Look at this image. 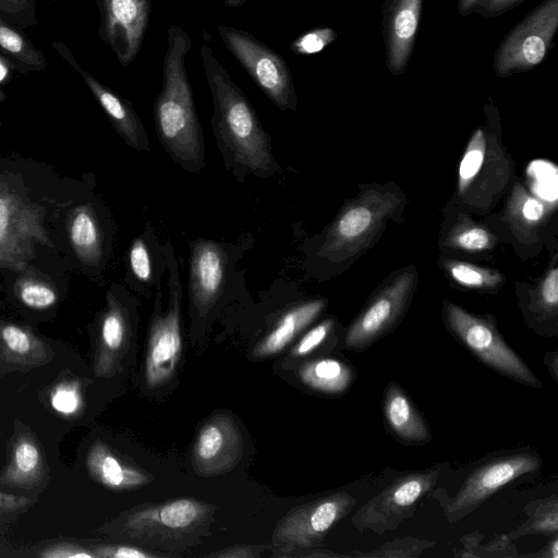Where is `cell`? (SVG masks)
<instances>
[{
    "instance_id": "obj_49",
    "label": "cell",
    "mask_w": 558,
    "mask_h": 558,
    "mask_svg": "<svg viewBox=\"0 0 558 558\" xmlns=\"http://www.w3.org/2000/svg\"><path fill=\"white\" fill-rule=\"evenodd\" d=\"M17 71L15 64L0 52V86L11 80L12 73Z\"/></svg>"
},
{
    "instance_id": "obj_1",
    "label": "cell",
    "mask_w": 558,
    "mask_h": 558,
    "mask_svg": "<svg viewBox=\"0 0 558 558\" xmlns=\"http://www.w3.org/2000/svg\"><path fill=\"white\" fill-rule=\"evenodd\" d=\"M199 54L214 106L211 129L226 168L238 181L248 174L259 179L279 174L270 135L248 98L207 43L201 46Z\"/></svg>"
},
{
    "instance_id": "obj_43",
    "label": "cell",
    "mask_w": 558,
    "mask_h": 558,
    "mask_svg": "<svg viewBox=\"0 0 558 558\" xmlns=\"http://www.w3.org/2000/svg\"><path fill=\"white\" fill-rule=\"evenodd\" d=\"M45 558H93L96 557L90 550L74 544H57L46 548L39 554Z\"/></svg>"
},
{
    "instance_id": "obj_18",
    "label": "cell",
    "mask_w": 558,
    "mask_h": 558,
    "mask_svg": "<svg viewBox=\"0 0 558 558\" xmlns=\"http://www.w3.org/2000/svg\"><path fill=\"white\" fill-rule=\"evenodd\" d=\"M51 47L81 75L125 144L136 151H149L148 134L132 104L85 70L63 41L53 40Z\"/></svg>"
},
{
    "instance_id": "obj_6",
    "label": "cell",
    "mask_w": 558,
    "mask_h": 558,
    "mask_svg": "<svg viewBox=\"0 0 558 558\" xmlns=\"http://www.w3.org/2000/svg\"><path fill=\"white\" fill-rule=\"evenodd\" d=\"M216 29L228 51L268 99L280 110H296L294 83L284 58L248 32L225 24Z\"/></svg>"
},
{
    "instance_id": "obj_21",
    "label": "cell",
    "mask_w": 558,
    "mask_h": 558,
    "mask_svg": "<svg viewBox=\"0 0 558 558\" xmlns=\"http://www.w3.org/2000/svg\"><path fill=\"white\" fill-rule=\"evenodd\" d=\"M128 270L132 284L140 293L156 291L166 275L163 245L154 228L146 222L143 231L132 241L128 252Z\"/></svg>"
},
{
    "instance_id": "obj_12",
    "label": "cell",
    "mask_w": 558,
    "mask_h": 558,
    "mask_svg": "<svg viewBox=\"0 0 558 558\" xmlns=\"http://www.w3.org/2000/svg\"><path fill=\"white\" fill-rule=\"evenodd\" d=\"M189 245L190 306L197 318H205L230 283L240 247L209 239L193 240Z\"/></svg>"
},
{
    "instance_id": "obj_30",
    "label": "cell",
    "mask_w": 558,
    "mask_h": 558,
    "mask_svg": "<svg viewBox=\"0 0 558 558\" xmlns=\"http://www.w3.org/2000/svg\"><path fill=\"white\" fill-rule=\"evenodd\" d=\"M483 535L480 532L465 534L461 538L462 548L456 553L457 557L471 558H518L520 557L513 541L505 534L497 535L487 544L482 545Z\"/></svg>"
},
{
    "instance_id": "obj_27",
    "label": "cell",
    "mask_w": 558,
    "mask_h": 558,
    "mask_svg": "<svg viewBox=\"0 0 558 558\" xmlns=\"http://www.w3.org/2000/svg\"><path fill=\"white\" fill-rule=\"evenodd\" d=\"M0 52L15 64L21 74L40 72L48 65L45 53L33 45L20 27L10 23L1 13Z\"/></svg>"
},
{
    "instance_id": "obj_33",
    "label": "cell",
    "mask_w": 558,
    "mask_h": 558,
    "mask_svg": "<svg viewBox=\"0 0 558 558\" xmlns=\"http://www.w3.org/2000/svg\"><path fill=\"white\" fill-rule=\"evenodd\" d=\"M447 244L468 252H480L490 248L495 236L485 228L472 222L458 225L447 236Z\"/></svg>"
},
{
    "instance_id": "obj_44",
    "label": "cell",
    "mask_w": 558,
    "mask_h": 558,
    "mask_svg": "<svg viewBox=\"0 0 558 558\" xmlns=\"http://www.w3.org/2000/svg\"><path fill=\"white\" fill-rule=\"evenodd\" d=\"M522 1L523 0H483L475 9L485 15H496L506 12Z\"/></svg>"
},
{
    "instance_id": "obj_29",
    "label": "cell",
    "mask_w": 558,
    "mask_h": 558,
    "mask_svg": "<svg viewBox=\"0 0 558 558\" xmlns=\"http://www.w3.org/2000/svg\"><path fill=\"white\" fill-rule=\"evenodd\" d=\"M526 520L505 534L510 541L531 534L551 536L558 534V497L551 495L529 501L524 509Z\"/></svg>"
},
{
    "instance_id": "obj_2",
    "label": "cell",
    "mask_w": 558,
    "mask_h": 558,
    "mask_svg": "<svg viewBox=\"0 0 558 558\" xmlns=\"http://www.w3.org/2000/svg\"><path fill=\"white\" fill-rule=\"evenodd\" d=\"M191 47L192 39L183 28H168L154 122L158 141L171 160L187 172L199 173L205 167V145L185 65Z\"/></svg>"
},
{
    "instance_id": "obj_9",
    "label": "cell",
    "mask_w": 558,
    "mask_h": 558,
    "mask_svg": "<svg viewBox=\"0 0 558 558\" xmlns=\"http://www.w3.org/2000/svg\"><path fill=\"white\" fill-rule=\"evenodd\" d=\"M399 204L400 199L390 192H366L350 203L330 225L318 256L336 260L353 255Z\"/></svg>"
},
{
    "instance_id": "obj_13",
    "label": "cell",
    "mask_w": 558,
    "mask_h": 558,
    "mask_svg": "<svg viewBox=\"0 0 558 558\" xmlns=\"http://www.w3.org/2000/svg\"><path fill=\"white\" fill-rule=\"evenodd\" d=\"M558 27V0H545L501 41L494 58L499 76L525 72L539 64Z\"/></svg>"
},
{
    "instance_id": "obj_35",
    "label": "cell",
    "mask_w": 558,
    "mask_h": 558,
    "mask_svg": "<svg viewBox=\"0 0 558 558\" xmlns=\"http://www.w3.org/2000/svg\"><path fill=\"white\" fill-rule=\"evenodd\" d=\"M486 154V138L481 129H477L465 149L459 168V191L464 192L480 172Z\"/></svg>"
},
{
    "instance_id": "obj_53",
    "label": "cell",
    "mask_w": 558,
    "mask_h": 558,
    "mask_svg": "<svg viewBox=\"0 0 558 558\" xmlns=\"http://www.w3.org/2000/svg\"><path fill=\"white\" fill-rule=\"evenodd\" d=\"M4 93L2 92V89L0 88V101L4 99Z\"/></svg>"
},
{
    "instance_id": "obj_39",
    "label": "cell",
    "mask_w": 558,
    "mask_h": 558,
    "mask_svg": "<svg viewBox=\"0 0 558 558\" xmlns=\"http://www.w3.org/2000/svg\"><path fill=\"white\" fill-rule=\"evenodd\" d=\"M0 13L20 28L37 25L36 0H0Z\"/></svg>"
},
{
    "instance_id": "obj_38",
    "label": "cell",
    "mask_w": 558,
    "mask_h": 558,
    "mask_svg": "<svg viewBox=\"0 0 558 558\" xmlns=\"http://www.w3.org/2000/svg\"><path fill=\"white\" fill-rule=\"evenodd\" d=\"M338 34L330 27L313 28L290 44V49L295 54H314L336 40Z\"/></svg>"
},
{
    "instance_id": "obj_25",
    "label": "cell",
    "mask_w": 558,
    "mask_h": 558,
    "mask_svg": "<svg viewBox=\"0 0 558 558\" xmlns=\"http://www.w3.org/2000/svg\"><path fill=\"white\" fill-rule=\"evenodd\" d=\"M298 377L313 391L340 396L351 388L355 371L347 361L319 357L302 364L298 369Z\"/></svg>"
},
{
    "instance_id": "obj_36",
    "label": "cell",
    "mask_w": 558,
    "mask_h": 558,
    "mask_svg": "<svg viewBox=\"0 0 558 558\" xmlns=\"http://www.w3.org/2000/svg\"><path fill=\"white\" fill-rule=\"evenodd\" d=\"M558 269L554 266L543 279L530 312L538 322H546L557 315Z\"/></svg>"
},
{
    "instance_id": "obj_28",
    "label": "cell",
    "mask_w": 558,
    "mask_h": 558,
    "mask_svg": "<svg viewBox=\"0 0 558 558\" xmlns=\"http://www.w3.org/2000/svg\"><path fill=\"white\" fill-rule=\"evenodd\" d=\"M0 349L7 360L21 365H38L50 359L49 350L40 339L14 324L0 326Z\"/></svg>"
},
{
    "instance_id": "obj_42",
    "label": "cell",
    "mask_w": 558,
    "mask_h": 558,
    "mask_svg": "<svg viewBox=\"0 0 558 558\" xmlns=\"http://www.w3.org/2000/svg\"><path fill=\"white\" fill-rule=\"evenodd\" d=\"M96 557L102 558H151L156 555L128 545H102L94 550Z\"/></svg>"
},
{
    "instance_id": "obj_17",
    "label": "cell",
    "mask_w": 558,
    "mask_h": 558,
    "mask_svg": "<svg viewBox=\"0 0 558 558\" xmlns=\"http://www.w3.org/2000/svg\"><path fill=\"white\" fill-rule=\"evenodd\" d=\"M123 292L118 287H112L107 292V305L99 322L94 364L98 377H110L116 373L130 344L134 300Z\"/></svg>"
},
{
    "instance_id": "obj_50",
    "label": "cell",
    "mask_w": 558,
    "mask_h": 558,
    "mask_svg": "<svg viewBox=\"0 0 558 558\" xmlns=\"http://www.w3.org/2000/svg\"><path fill=\"white\" fill-rule=\"evenodd\" d=\"M544 363L550 376L558 383V351H550L544 355Z\"/></svg>"
},
{
    "instance_id": "obj_45",
    "label": "cell",
    "mask_w": 558,
    "mask_h": 558,
    "mask_svg": "<svg viewBox=\"0 0 558 558\" xmlns=\"http://www.w3.org/2000/svg\"><path fill=\"white\" fill-rule=\"evenodd\" d=\"M542 167V170H538L536 167H534V178L535 183L537 186V192L542 197H548L550 195V191L548 187V184L550 185V179H556V177L550 178L551 173L556 172V168L554 167L553 170H550L551 163H539Z\"/></svg>"
},
{
    "instance_id": "obj_7",
    "label": "cell",
    "mask_w": 558,
    "mask_h": 558,
    "mask_svg": "<svg viewBox=\"0 0 558 558\" xmlns=\"http://www.w3.org/2000/svg\"><path fill=\"white\" fill-rule=\"evenodd\" d=\"M541 468L542 459L532 448H519L489 458L475 468L457 493L442 504L445 518L449 523H457L505 485Z\"/></svg>"
},
{
    "instance_id": "obj_31",
    "label": "cell",
    "mask_w": 558,
    "mask_h": 558,
    "mask_svg": "<svg viewBox=\"0 0 558 558\" xmlns=\"http://www.w3.org/2000/svg\"><path fill=\"white\" fill-rule=\"evenodd\" d=\"M444 267L448 275L459 284L472 289H490L504 280L500 272L470 263L446 260Z\"/></svg>"
},
{
    "instance_id": "obj_14",
    "label": "cell",
    "mask_w": 558,
    "mask_h": 558,
    "mask_svg": "<svg viewBox=\"0 0 558 558\" xmlns=\"http://www.w3.org/2000/svg\"><path fill=\"white\" fill-rule=\"evenodd\" d=\"M414 278L410 271L402 272L356 316L344 336L347 350L363 351L396 326L407 308Z\"/></svg>"
},
{
    "instance_id": "obj_32",
    "label": "cell",
    "mask_w": 558,
    "mask_h": 558,
    "mask_svg": "<svg viewBox=\"0 0 558 558\" xmlns=\"http://www.w3.org/2000/svg\"><path fill=\"white\" fill-rule=\"evenodd\" d=\"M435 545L434 541L405 536L388 541L371 551H354L353 556L361 558H416Z\"/></svg>"
},
{
    "instance_id": "obj_11",
    "label": "cell",
    "mask_w": 558,
    "mask_h": 558,
    "mask_svg": "<svg viewBox=\"0 0 558 558\" xmlns=\"http://www.w3.org/2000/svg\"><path fill=\"white\" fill-rule=\"evenodd\" d=\"M213 507L194 498H179L131 511L125 529L140 539L156 542L193 541L204 533L213 518Z\"/></svg>"
},
{
    "instance_id": "obj_20",
    "label": "cell",
    "mask_w": 558,
    "mask_h": 558,
    "mask_svg": "<svg viewBox=\"0 0 558 558\" xmlns=\"http://www.w3.org/2000/svg\"><path fill=\"white\" fill-rule=\"evenodd\" d=\"M383 413L400 442L423 446L430 441L433 435L428 422L397 381H390L385 389Z\"/></svg>"
},
{
    "instance_id": "obj_48",
    "label": "cell",
    "mask_w": 558,
    "mask_h": 558,
    "mask_svg": "<svg viewBox=\"0 0 558 558\" xmlns=\"http://www.w3.org/2000/svg\"><path fill=\"white\" fill-rule=\"evenodd\" d=\"M532 558H558V534L551 535L549 541L538 551L520 555Z\"/></svg>"
},
{
    "instance_id": "obj_54",
    "label": "cell",
    "mask_w": 558,
    "mask_h": 558,
    "mask_svg": "<svg viewBox=\"0 0 558 558\" xmlns=\"http://www.w3.org/2000/svg\"><path fill=\"white\" fill-rule=\"evenodd\" d=\"M50 1H58V0H50Z\"/></svg>"
},
{
    "instance_id": "obj_23",
    "label": "cell",
    "mask_w": 558,
    "mask_h": 558,
    "mask_svg": "<svg viewBox=\"0 0 558 558\" xmlns=\"http://www.w3.org/2000/svg\"><path fill=\"white\" fill-rule=\"evenodd\" d=\"M325 305L326 301L324 299H314L288 308L272 329L254 348L252 355L262 359L282 351L318 317Z\"/></svg>"
},
{
    "instance_id": "obj_5",
    "label": "cell",
    "mask_w": 558,
    "mask_h": 558,
    "mask_svg": "<svg viewBox=\"0 0 558 558\" xmlns=\"http://www.w3.org/2000/svg\"><path fill=\"white\" fill-rule=\"evenodd\" d=\"M355 498L337 492L290 510L272 534L275 556H303L323 542L325 535L355 506Z\"/></svg>"
},
{
    "instance_id": "obj_52",
    "label": "cell",
    "mask_w": 558,
    "mask_h": 558,
    "mask_svg": "<svg viewBox=\"0 0 558 558\" xmlns=\"http://www.w3.org/2000/svg\"><path fill=\"white\" fill-rule=\"evenodd\" d=\"M228 8H240L244 4L245 0H222Z\"/></svg>"
},
{
    "instance_id": "obj_22",
    "label": "cell",
    "mask_w": 558,
    "mask_h": 558,
    "mask_svg": "<svg viewBox=\"0 0 558 558\" xmlns=\"http://www.w3.org/2000/svg\"><path fill=\"white\" fill-rule=\"evenodd\" d=\"M86 468L95 481L113 490L136 489L151 481L145 472L118 458L101 440L90 446Z\"/></svg>"
},
{
    "instance_id": "obj_16",
    "label": "cell",
    "mask_w": 558,
    "mask_h": 558,
    "mask_svg": "<svg viewBox=\"0 0 558 558\" xmlns=\"http://www.w3.org/2000/svg\"><path fill=\"white\" fill-rule=\"evenodd\" d=\"M242 452L239 426L230 415L219 413L199 428L192 450V466L199 476H218L233 470Z\"/></svg>"
},
{
    "instance_id": "obj_37",
    "label": "cell",
    "mask_w": 558,
    "mask_h": 558,
    "mask_svg": "<svg viewBox=\"0 0 558 558\" xmlns=\"http://www.w3.org/2000/svg\"><path fill=\"white\" fill-rule=\"evenodd\" d=\"M50 404L62 415H75L82 408L83 399L77 381H62L50 393Z\"/></svg>"
},
{
    "instance_id": "obj_19",
    "label": "cell",
    "mask_w": 558,
    "mask_h": 558,
    "mask_svg": "<svg viewBox=\"0 0 558 558\" xmlns=\"http://www.w3.org/2000/svg\"><path fill=\"white\" fill-rule=\"evenodd\" d=\"M422 10V0H393L386 17L387 62L400 74L411 56Z\"/></svg>"
},
{
    "instance_id": "obj_8",
    "label": "cell",
    "mask_w": 558,
    "mask_h": 558,
    "mask_svg": "<svg viewBox=\"0 0 558 558\" xmlns=\"http://www.w3.org/2000/svg\"><path fill=\"white\" fill-rule=\"evenodd\" d=\"M444 464L397 477L356 510L351 519L359 530L383 534L396 530L410 518L418 502L435 489Z\"/></svg>"
},
{
    "instance_id": "obj_24",
    "label": "cell",
    "mask_w": 558,
    "mask_h": 558,
    "mask_svg": "<svg viewBox=\"0 0 558 558\" xmlns=\"http://www.w3.org/2000/svg\"><path fill=\"white\" fill-rule=\"evenodd\" d=\"M68 235L76 257L84 265L100 266L104 235L98 217L89 204L77 206L70 213Z\"/></svg>"
},
{
    "instance_id": "obj_40",
    "label": "cell",
    "mask_w": 558,
    "mask_h": 558,
    "mask_svg": "<svg viewBox=\"0 0 558 558\" xmlns=\"http://www.w3.org/2000/svg\"><path fill=\"white\" fill-rule=\"evenodd\" d=\"M335 328L333 318L329 317L311 328L293 347L291 354L293 357H304L313 353L323 343L328 340Z\"/></svg>"
},
{
    "instance_id": "obj_3",
    "label": "cell",
    "mask_w": 558,
    "mask_h": 558,
    "mask_svg": "<svg viewBox=\"0 0 558 558\" xmlns=\"http://www.w3.org/2000/svg\"><path fill=\"white\" fill-rule=\"evenodd\" d=\"M162 245L166 275L155 291L145 357V380L150 388L160 387L172 378L182 353L180 265L171 242Z\"/></svg>"
},
{
    "instance_id": "obj_46",
    "label": "cell",
    "mask_w": 558,
    "mask_h": 558,
    "mask_svg": "<svg viewBox=\"0 0 558 558\" xmlns=\"http://www.w3.org/2000/svg\"><path fill=\"white\" fill-rule=\"evenodd\" d=\"M29 500L24 496H16L0 492V511L13 512L26 508Z\"/></svg>"
},
{
    "instance_id": "obj_34",
    "label": "cell",
    "mask_w": 558,
    "mask_h": 558,
    "mask_svg": "<svg viewBox=\"0 0 558 558\" xmlns=\"http://www.w3.org/2000/svg\"><path fill=\"white\" fill-rule=\"evenodd\" d=\"M19 300L27 307L45 310L58 300V293L48 282L32 277L17 280L15 287Z\"/></svg>"
},
{
    "instance_id": "obj_4",
    "label": "cell",
    "mask_w": 558,
    "mask_h": 558,
    "mask_svg": "<svg viewBox=\"0 0 558 558\" xmlns=\"http://www.w3.org/2000/svg\"><path fill=\"white\" fill-rule=\"evenodd\" d=\"M444 322L451 335L494 372L519 384L542 388V383L507 344L495 324L444 301Z\"/></svg>"
},
{
    "instance_id": "obj_41",
    "label": "cell",
    "mask_w": 558,
    "mask_h": 558,
    "mask_svg": "<svg viewBox=\"0 0 558 558\" xmlns=\"http://www.w3.org/2000/svg\"><path fill=\"white\" fill-rule=\"evenodd\" d=\"M514 205L517 206L514 213H519V217L529 225L541 221L545 214L544 204L539 199L526 195L524 192L523 195L519 196Z\"/></svg>"
},
{
    "instance_id": "obj_26",
    "label": "cell",
    "mask_w": 558,
    "mask_h": 558,
    "mask_svg": "<svg viewBox=\"0 0 558 558\" xmlns=\"http://www.w3.org/2000/svg\"><path fill=\"white\" fill-rule=\"evenodd\" d=\"M43 474L44 461L38 445L31 436L20 437L13 446L11 460L0 477V483L32 487L41 481Z\"/></svg>"
},
{
    "instance_id": "obj_47",
    "label": "cell",
    "mask_w": 558,
    "mask_h": 558,
    "mask_svg": "<svg viewBox=\"0 0 558 558\" xmlns=\"http://www.w3.org/2000/svg\"><path fill=\"white\" fill-rule=\"evenodd\" d=\"M208 556L219 558H252L258 556V554L252 547L234 546L218 553L209 554Z\"/></svg>"
},
{
    "instance_id": "obj_51",
    "label": "cell",
    "mask_w": 558,
    "mask_h": 558,
    "mask_svg": "<svg viewBox=\"0 0 558 558\" xmlns=\"http://www.w3.org/2000/svg\"><path fill=\"white\" fill-rule=\"evenodd\" d=\"M483 0H459L458 1V10L461 15H465L473 11L476 5Z\"/></svg>"
},
{
    "instance_id": "obj_10",
    "label": "cell",
    "mask_w": 558,
    "mask_h": 558,
    "mask_svg": "<svg viewBox=\"0 0 558 558\" xmlns=\"http://www.w3.org/2000/svg\"><path fill=\"white\" fill-rule=\"evenodd\" d=\"M37 245L52 246L41 208L0 183V267L24 270Z\"/></svg>"
},
{
    "instance_id": "obj_15",
    "label": "cell",
    "mask_w": 558,
    "mask_h": 558,
    "mask_svg": "<svg viewBox=\"0 0 558 558\" xmlns=\"http://www.w3.org/2000/svg\"><path fill=\"white\" fill-rule=\"evenodd\" d=\"M100 14L98 35L122 66L138 54L150 14L149 0H95Z\"/></svg>"
}]
</instances>
